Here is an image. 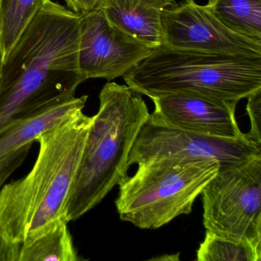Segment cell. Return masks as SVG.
<instances>
[{
	"label": "cell",
	"mask_w": 261,
	"mask_h": 261,
	"mask_svg": "<svg viewBox=\"0 0 261 261\" xmlns=\"http://www.w3.org/2000/svg\"><path fill=\"white\" fill-rule=\"evenodd\" d=\"M163 44L169 48L239 57L261 58V43L224 25L206 6L182 0L165 10Z\"/></svg>",
	"instance_id": "cell-8"
},
{
	"label": "cell",
	"mask_w": 261,
	"mask_h": 261,
	"mask_svg": "<svg viewBox=\"0 0 261 261\" xmlns=\"http://www.w3.org/2000/svg\"><path fill=\"white\" fill-rule=\"evenodd\" d=\"M22 245L0 236V261L20 260Z\"/></svg>",
	"instance_id": "cell-19"
},
{
	"label": "cell",
	"mask_w": 261,
	"mask_h": 261,
	"mask_svg": "<svg viewBox=\"0 0 261 261\" xmlns=\"http://www.w3.org/2000/svg\"><path fill=\"white\" fill-rule=\"evenodd\" d=\"M152 50L115 28L97 10L80 15L79 65L86 80L123 77Z\"/></svg>",
	"instance_id": "cell-9"
},
{
	"label": "cell",
	"mask_w": 261,
	"mask_h": 261,
	"mask_svg": "<svg viewBox=\"0 0 261 261\" xmlns=\"http://www.w3.org/2000/svg\"><path fill=\"white\" fill-rule=\"evenodd\" d=\"M200 195L206 230L261 254V156L219 169Z\"/></svg>",
	"instance_id": "cell-6"
},
{
	"label": "cell",
	"mask_w": 261,
	"mask_h": 261,
	"mask_svg": "<svg viewBox=\"0 0 261 261\" xmlns=\"http://www.w3.org/2000/svg\"><path fill=\"white\" fill-rule=\"evenodd\" d=\"M149 119L183 130L219 138H244L235 117L238 101L192 92H175L152 97Z\"/></svg>",
	"instance_id": "cell-10"
},
{
	"label": "cell",
	"mask_w": 261,
	"mask_h": 261,
	"mask_svg": "<svg viewBox=\"0 0 261 261\" xmlns=\"http://www.w3.org/2000/svg\"><path fill=\"white\" fill-rule=\"evenodd\" d=\"M205 6L227 28L261 43V0H215Z\"/></svg>",
	"instance_id": "cell-14"
},
{
	"label": "cell",
	"mask_w": 261,
	"mask_h": 261,
	"mask_svg": "<svg viewBox=\"0 0 261 261\" xmlns=\"http://www.w3.org/2000/svg\"><path fill=\"white\" fill-rule=\"evenodd\" d=\"M88 96L66 97L18 119L0 131V160L19 148L34 143L39 136L83 111Z\"/></svg>",
	"instance_id": "cell-12"
},
{
	"label": "cell",
	"mask_w": 261,
	"mask_h": 261,
	"mask_svg": "<svg viewBox=\"0 0 261 261\" xmlns=\"http://www.w3.org/2000/svg\"><path fill=\"white\" fill-rule=\"evenodd\" d=\"M247 99L246 110L250 120V129L246 136L249 140L261 145V89L252 93Z\"/></svg>",
	"instance_id": "cell-17"
},
{
	"label": "cell",
	"mask_w": 261,
	"mask_h": 261,
	"mask_svg": "<svg viewBox=\"0 0 261 261\" xmlns=\"http://www.w3.org/2000/svg\"><path fill=\"white\" fill-rule=\"evenodd\" d=\"M92 122L93 117L80 111L39 136V155L32 170L0 190V236L25 244L66 218L67 202Z\"/></svg>",
	"instance_id": "cell-2"
},
{
	"label": "cell",
	"mask_w": 261,
	"mask_h": 261,
	"mask_svg": "<svg viewBox=\"0 0 261 261\" xmlns=\"http://www.w3.org/2000/svg\"><path fill=\"white\" fill-rule=\"evenodd\" d=\"M215 2V0H208V2H207V6L212 5Z\"/></svg>",
	"instance_id": "cell-22"
},
{
	"label": "cell",
	"mask_w": 261,
	"mask_h": 261,
	"mask_svg": "<svg viewBox=\"0 0 261 261\" xmlns=\"http://www.w3.org/2000/svg\"><path fill=\"white\" fill-rule=\"evenodd\" d=\"M3 65H4V53H3L1 42H0V77L2 74Z\"/></svg>",
	"instance_id": "cell-21"
},
{
	"label": "cell",
	"mask_w": 261,
	"mask_h": 261,
	"mask_svg": "<svg viewBox=\"0 0 261 261\" xmlns=\"http://www.w3.org/2000/svg\"><path fill=\"white\" fill-rule=\"evenodd\" d=\"M99 99L67 202L68 222L97 206L128 176L129 152L150 114L142 94L126 85L108 82Z\"/></svg>",
	"instance_id": "cell-3"
},
{
	"label": "cell",
	"mask_w": 261,
	"mask_h": 261,
	"mask_svg": "<svg viewBox=\"0 0 261 261\" xmlns=\"http://www.w3.org/2000/svg\"><path fill=\"white\" fill-rule=\"evenodd\" d=\"M68 10L82 15L95 10L101 0H64Z\"/></svg>",
	"instance_id": "cell-20"
},
{
	"label": "cell",
	"mask_w": 261,
	"mask_h": 261,
	"mask_svg": "<svg viewBox=\"0 0 261 261\" xmlns=\"http://www.w3.org/2000/svg\"><path fill=\"white\" fill-rule=\"evenodd\" d=\"M174 0H101L95 10L127 36L151 49L163 45L162 18Z\"/></svg>",
	"instance_id": "cell-11"
},
{
	"label": "cell",
	"mask_w": 261,
	"mask_h": 261,
	"mask_svg": "<svg viewBox=\"0 0 261 261\" xmlns=\"http://www.w3.org/2000/svg\"><path fill=\"white\" fill-rule=\"evenodd\" d=\"M123 77L127 86L150 99L192 92L239 102L261 89V58L175 49L163 44Z\"/></svg>",
	"instance_id": "cell-4"
},
{
	"label": "cell",
	"mask_w": 261,
	"mask_h": 261,
	"mask_svg": "<svg viewBox=\"0 0 261 261\" xmlns=\"http://www.w3.org/2000/svg\"><path fill=\"white\" fill-rule=\"evenodd\" d=\"M80 15L51 0L6 58L0 77V131L49 103L75 96Z\"/></svg>",
	"instance_id": "cell-1"
},
{
	"label": "cell",
	"mask_w": 261,
	"mask_h": 261,
	"mask_svg": "<svg viewBox=\"0 0 261 261\" xmlns=\"http://www.w3.org/2000/svg\"><path fill=\"white\" fill-rule=\"evenodd\" d=\"M198 261H260L261 254L241 243L230 241L206 230L197 250Z\"/></svg>",
	"instance_id": "cell-16"
},
{
	"label": "cell",
	"mask_w": 261,
	"mask_h": 261,
	"mask_svg": "<svg viewBox=\"0 0 261 261\" xmlns=\"http://www.w3.org/2000/svg\"><path fill=\"white\" fill-rule=\"evenodd\" d=\"M220 165L212 160L140 165L120 185L115 204L120 220L146 230L160 228L191 213Z\"/></svg>",
	"instance_id": "cell-5"
},
{
	"label": "cell",
	"mask_w": 261,
	"mask_h": 261,
	"mask_svg": "<svg viewBox=\"0 0 261 261\" xmlns=\"http://www.w3.org/2000/svg\"><path fill=\"white\" fill-rule=\"evenodd\" d=\"M33 144L28 143L0 160V190L9 177L22 164Z\"/></svg>",
	"instance_id": "cell-18"
},
{
	"label": "cell",
	"mask_w": 261,
	"mask_h": 261,
	"mask_svg": "<svg viewBox=\"0 0 261 261\" xmlns=\"http://www.w3.org/2000/svg\"><path fill=\"white\" fill-rule=\"evenodd\" d=\"M48 0H0V42L6 58Z\"/></svg>",
	"instance_id": "cell-15"
},
{
	"label": "cell",
	"mask_w": 261,
	"mask_h": 261,
	"mask_svg": "<svg viewBox=\"0 0 261 261\" xmlns=\"http://www.w3.org/2000/svg\"><path fill=\"white\" fill-rule=\"evenodd\" d=\"M261 156V145L247 138L231 140L183 130L146 120L129 152L128 167L162 161L212 160L220 169Z\"/></svg>",
	"instance_id": "cell-7"
},
{
	"label": "cell",
	"mask_w": 261,
	"mask_h": 261,
	"mask_svg": "<svg viewBox=\"0 0 261 261\" xmlns=\"http://www.w3.org/2000/svg\"><path fill=\"white\" fill-rule=\"evenodd\" d=\"M68 223L66 218H62L43 234L22 244L19 261L82 260L73 243Z\"/></svg>",
	"instance_id": "cell-13"
}]
</instances>
